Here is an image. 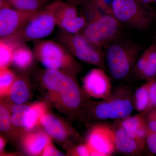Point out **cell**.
Masks as SVG:
<instances>
[{"instance_id":"obj_1","label":"cell","mask_w":156,"mask_h":156,"mask_svg":"<svg viewBox=\"0 0 156 156\" xmlns=\"http://www.w3.org/2000/svg\"><path fill=\"white\" fill-rule=\"evenodd\" d=\"M42 80L50 95L62 105L75 111L83 107L84 95L72 76L60 70L47 69Z\"/></svg>"},{"instance_id":"obj_2","label":"cell","mask_w":156,"mask_h":156,"mask_svg":"<svg viewBox=\"0 0 156 156\" xmlns=\"http://www.w3.org/2000/svg\"><path fill=\"white\" fill-rule=\"evenodd\" d=\"M106 67L112 76L116 80H122L133 72L139 57L140 48L136 43L119 38L105 48Z\"/></svg>"},{"instance_id":"obj_3","label":"cell","mask_w":156,"mask_h":156,"mask_svg":"<svg viewBox=\"0 0 156 156\" xmlns=\"http://www.w3.org/2000/svg\"><path fill=\"white\" fill-rule=\"evenodd\" d=\"M34 50L35 56L47 69L68 70L72 74L80 69L73 56L59 42L37 41Z\"/></svg>"},{"instance_id":"obj_4","label":"cell","mask_w":156,"mask_h":156,"mask_svg":"<svg viewBox=\"0 0 156 156\" xmlns=\"http://www.w3.org/2000/svg\"><path fill=\"white\" fill-rule=\"evenodd\" d=\"M133 94L126 86L116 88L108 97L95 105L94 117L98 120H119L131 115L134 110Z\"/></svg>"},{"instance_id":"obj_5","label":"cell","mask_w":156,"mask_h":156,"mask_svg":"<svg viewBox=\"0 0 156 156\" xmlns=\"http://www.w3.org/2000/svg\"><path fill=\"white\" fill-rule=\"evenodd\" d=\"M112 14L122 24L139 31L147 29L156 17V12L137 0H114Z\"/></svg>"},{"instance_id":"obj_6","label":"cell","mask_w":156,"mask_h":156,"mask_svg":"<svg viewBox=\"0 0 156 156\" xmlns=\"http://www.w3.org/2000/svg\"><path fill=\"white\" fill-rule=\"evenodd\" d=\"M122 25L113 14H104L88 21L82 34L92 44L102 50L119 38Z\"/></svg>"},{"instance_id":"obj_7","label":"cell","mask_w":156,"mask_h":156,"mask_svg":"<svg viewBox=\"0 0 156 156\" xmlns=\"http://www.w3.org/2000/svg\"><path fill=\"white\" fill-rule=\"evenodd\" d=\"M57 39L73 56L88 64L106 70L105 54L102 50L92 44L82 33L70 34L62 30Z\"/></svg>"},{"instance_id":"obj_8","label":"cell","mask_w":156,"mask_h":156,"mask_svg":"<svg viewBox=\"0 0 156 156\" xmlns=\"http://www.w3.org/2000/svg\"><path fill=\"white\" fill-rule=\"evenodd\" d=\"M56 25L54 16L47 6L40 10L17 33L3 39L14 45L36 41L48 36Z\"/></svg>"},{"instance_id":"obj_9","label":"cell","mask_w":156,"mask_h":156,"mask_svg":"<svg viewBox=\"0 0 156 156\" xmlns=\"http://www.w3.org/2000/svg\"><path fill=\"white\" fill-rule=\"evenodd\" d=\"M47 7L54 16L56 25L66 32L82 33L87 24V18L79 13L75 5L57 2Z\"/></svg>"},{"instance_id":"obj_10","label":"cell","mask_w":156,"mask_h":156,"mask_svg":"<svg viewBox=\"0 0 156 156\" xmlns=\"http://www.w3.org/2000/svg\"><path fill=\"white\" fill-rule=\"evenodd\" d=\"M39 11L17 10L11 7L5 0H0L1 39L9 37L17 33Z\"/></svg>"},{"instance_id":"obj_11","label":"cell","mask_w":156,"mask_h":156,"mask_svg":"<svg viewBox=\"0 0 156 156\" xmlns=\"http://www.w3.org/2000/svg\"><path fill=\"white\" fill-rule=\"evenodd\" d=\"M87 144L91 156L112 155L115 152L114 128L106 125L94 126L89 132Z\"/></svg>"},{"instance_id":"obj_12","label":"cell","mask_w":156,"mask_h":156,"mask_svg":"<svg viewBox=\"0 0 156 156\" xmlns=\"http://www.w3.org/2000/svg\"><path fill=\"white\" fill-rule=\"evenodd\" d=\"M86 93L96 99H105L111 94V82L105 70L99 68L90 70L83 79Z\"/></svg>"},{"instance_id":"obj_13","label":"cell","mask_w":156,"mask_h":156,"mask_svg":"<svg viewBox=\"0 0 156 156\" xmlns=\"http://www.w3.org/2000/svg\"><path fill=\"white\" fill-rule=\"evenodd\" d=\"M133 72L138 79L151 80L156 76V44L147 48L139 56Z\"/></svg>"},{"instance_id":"obj_14","label":"cell","mask_w":156,"mask_h":156,"mask_svg":"<svg viewBox=\"0 0 156 156\" xmlns=\"http://www.w3.org/2000/svg\"><path fill=\"white\" fill-rule=\"evenodd\" d=\"M118 122L131 137L136 140L143 151L145 148L148 128L140 114L118 120Z\"/></svg>"},{"instance_id":"obj_15","label":"cell","mask_w":156,"mask_h":156,"mask_svg":"<svg viewBox=\"0 0 156 156\" xmlns=\"http://www.w3.org/2000/svg\"><path fill=\"white\" fill-rule=\"evenodd\" d=\"M117 123L114 128L115 151L127 155L141 154L143 151L136 140L124 130L118 122Z\"/></svg>"},{"instance_id":"obj_16","label":"cell","mask_w":156,"mask_h":156,"mask_svg":"<svg viewBox=\"0 0 156 156\" xmlns=\"http://www.w3.org/2000/svg\"><path fill=\"white\" fill-rule=\"evenodd\" d=\"M50 144L47 134L42 132H34L27 134L23 140V145L27 152L37 155L43 152L45 148Z\"/></svg>"},{"instance_id":"obj_17","label":"cell","mask_w":156,"mask_h":156,"mask_svg":"<svg viewBox=\"0 0 156 156\" xmlns=\"http://www.w3.org/2000/svg\"><path fill=\"white\" fill-rule=\"evenodd\" d=\"M40 123L51 137L59 141L66 139V131L60 121L55 116L45 113L41 118Z\"/></svg>"},{"instance_id":"obj_18","label":"cell","mask_w":156,"mask_h":156,"mask_svg":"<svg viewBox=\"0 0 156 156\" xmlns=\"http://www.w3.org/2000/svg\"><path fill=\"white\" fill-rule=\"evenodd\" d=\"M14 47L12 63L20 69L29 67L33 61L34 54L25 44L13 45Z\"/></svg>"},{"instance_id":"obj_19","label":"cell","mask_w":156,"mask_h":156,"mask_svg":"<svg viewBox=\"0 0 156 156\" xmlns=\"http://www.w3.org/2000/svg\"><path fill=\"white\" fill-rule=\"evenodd\" d=\"M150 81L141 85L133 94L134 110L140 113L147 110L151 106Z\"/></svg>"},{"instance_id":"obj_20","label":"cell","mask_w":156,"mask_h":156,"mask_svg":"<svg viewBox=\"0 0 156 156\" xmlns=\"http://www.w3.org/2000/svg\"><path fill=\"white\" fill-rule=\"evenodd\" d=\"M9 95L11 100L16 104H22L26 102L30 95L25 81L21 79L15 80L11 87Z\"/></svg>"},{"instance_id":"obj_21","label":"cell","mask_w":156,"mask_h":156,"mask_svg":"<svg viewBox=\"0 0 156 156\" xmlns=\"http://www.w3.org/2000/svg\"><path fill=\"white\" fill-rule=\"evenodd\" d=\"M46 112V106L43 103L35 104L30 107L26 120L25 128L30 130L40 123L41 118Z\"/></svg>"},{"instance_id":"obj_22","label":"cell","mask_w":156,"mask_h":156,"mask_svg":"<svg viewBox=\"0 0 156 156\" xmlns=\"http://www.w3.org/2000/svg\"><path fill=\"white\" fill-rule=\"evenodd\" d=\"M6 2L17 10L37 11L41 9L45 2L43 0H5Z\"/></svg>"},{"instance_id":"obj_23","label":"cell","mask_w":156,"mask_h":156,"mask_svg":"<svg viewBox=\"0 0 156 156\" xmlns=\"http://www.w3.org/2000/svg\"><path fill=\"white\" fill-rule=\"evenodd\" d=\"M15 76L8 68H0V94L2 96L9 95Z\"/></svg>"},{"instance_id":"obj_24","label":"cell","mask_w":156,"mask_h":156,"mask_svg":"<svg viewBox=\"0 0 156 156\" xmlns=\"http://www.w3.org/2000/svg\"><path fill=\"white\" fill-rule=\"evenodd\" d=\"M14 47L4 40H0V68H8L12 63Z\"/></svg>"},{"instance_id":"obj_25","label":"cell","mask_w":156,"mask_h":156,"mask_svg":"<svg viewBox=\"0 0 156 156\" xmlns=\"http://www.w3.org/2000/svg\"><path fill=\"white\" fill-rule=\"evenodd\" d=\"M30 107L22 104H16L13 106L11 116V124L17 127H25L27 115Z\"/></svg>"},{"instance_id":"obj_26","label":"cell","mask_w":156,"mask_h":156,"mask_svg":"<svg viewBox=\"0 0 156 156\" xmlns=\"http://www.w3.org/2000/svg\"><path fill=\"white\" fill-rule=\"evenodd\" d=\"M140 114L143 117L148 129L156 132V107L151 106Z\"/></svg>"},{"instance_id":"obj_27","label":"cell","mask_w":156,"mask_h":156,"mask_svg":"<svg viewBox=\"0 0 156 156\" xmlns=\"http://www.w3.org/2000/svg\"><path fill=\"white\" fill-rule=\"evenodd\" d=\"M11 117L7 109L3 105L0 107V129L1 131H8L11 125Z\"/></svg>"},{"instance_id":"obj_28","label":"cell","mask_w":156,"mask_h":156,"mask_svg":"<svg viewBox=\"0 0 156 156\" xmlns=\"http://www.w3.org/2000/svg\"><path fill=\"white\" fill-rule=\"evenodd\" d=\"M146 145L151 153L156 155V132L148 129Z\"/></svg>"},{"instance_id":"obj_29","label":"cell","mask_w":156,"mask_h":156,"mask_svg":"<svg viewBox=\"0 0 156 156\" xmlns=\"http://www.w3.org/2000/svg\"><path fill=\"white\" fill-rule=\"evenodd\" d=\"M150 82L151 106L156 107V76Z\"/></svg>"},{"instance_id":"obj_30","label":"cell","mask_w":156,"mask_h":156,"mask_svg":"<svg viewBox=\"0 0 156 156\" xmlns=\"http://www.w3.org/2000/svg\"><path fill=\"white\" fill-rule=\"evenodd\" d=\"M42 155L45 156H64V154L57 150L54 147L53 145L50 144L45 148L43 151Z\"/></svg>"},{"instance_id":"obj_31","label":"cell","mask_w":156,"mask_h":156,"mask_svg":"<svg viewBox=\"0 0 156 156\" xmlns=\"http://www.w3.org/2000/svg\"><path fill=\"white\" fill-rule=\"evenodd\" d=\"M101 8L107 14H112L114 0H97Z\"/></svg>"},{"instance_id":"obj_32","label":"cell","mask_w":156,"mask_h":156,"mask_svg":"<svg viewBox=\"0 0 156 156\" xmlns=\"http://www.w3.org/2000/svg\"><path fill=\"white\" fill-rule=\"evenodd\" d=\"M76 154L80 156H89L90 155V151L89 148L86 144H81L76 148Z\"/></svg>"},{"instance_id":"obj_33","label":"cell","mask_w":156,"mask_h":156,"mask_svg":"<svg viewBox=\"0 0 156 156\" xmlns=\"http://www.w3.org/2000/svg\"><path fill=\"white\" fill-rule=\"evenodd\" d=\"M5 145V141L2 137L1 136L0 138V150L2 151Z\"/></svg>"},{"instance_id":"obj_34","label":"cell","mask_w":156,"mask_h":156,"mask_svg":"<svg viewBox=\"0 0 156 156\" xmlns=\"http://www.w3.org/2000/svg\"><path fill=\"white\" fill-rule=\"evenodd\" d=\"M76 1V2H78V1H79V2H81V0H75Z\"/></svg>"},{"instance_id":"obj_35","label":"cell","mask_w":156,"mask_h":156,"mask_svg":"<svg viewBox=\"0 0 156 156\" xmlns=\"http://www.w3.org/2000/svg\"><path fill=\"white\" fill-rule=\"evenodd\" d=\"M154 3H155L156 5V0H154Z\"/></svg>"},{"instance_id":"obj_36","label":"cell","mask_w":156,"mask_h":156,"mask_svg":"<svg viewBox=\"0 0 156 156\" xmlns=\"http://www.w3.org/2000/svg\"><path fill=\"white\" fill-rule=\"evenodd\" d=\"M43 1H44V2H46V1H47V0H43Z\"/></svg>"}]
</instances>
